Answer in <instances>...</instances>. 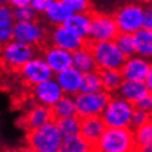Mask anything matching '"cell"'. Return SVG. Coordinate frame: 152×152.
I'll return each mask as SVG.
<instances>
[{
  "label": "cell",
  "instance_id": "1",
  "mask_svg": "<svg viewBox=\"0 0 152 152\" xmlns=\"http://www.w3.org/2000/svg\"><path fill=\"white\" fill-rule=\"evenodd\" d=\"M62 135L54 120L48 121L34 130H28L27 144L31 151L36 152H59Z\"/></svg>",
  "mask_w": 152,
  "mask_h": 152
},
{
  "label": "cell",
  "instance_id": "2",
  "mask_svg": "<svg viewBox=\"0 0 152 152\" xmlns=\"http://www.w3.org/2000/svg\"><path fill=\"white\" fill-rule=\"evenodd\" d=\"M101 152H130L135 151L133 130L130 128H107L94 146Z\"/></svg>",
  "mask_w": 152,
  "mask_h": 152
},
{
  "label": "cell",
  "instance_id": "3",
  "mask_svg": "<svg viewBox=\"0 0 152 152\" xmlns=\"http://www.w3.org/2000/svg\"><path fill=\"white\" fill-rule=\"evenodd\" d=\"M133 108L134 104L120 96L110 97L101 113V119L107 128H130Z\"/></svg>",
  "mask_w": 152,
  "mask_h": 152
},
{
  "label": "cell",
  "instance_id": "4",
  "mask_svg": "<svg viewBox=\"0 0 152 152\" xmlns=\"http://www.w3.org/2000/svg\"><path fill=\"white\" fill-rule=\"evenodd\" d=\"M88 47L96 61L98 70L104 68H115L120 70L126 57L120 52L115 41H89Z\"/></svg>",
  "mask_w": 152,
  "mask_h": 152
},
{
  "label": "cell",
  "instance_id": "5",
  "mask_svg": "<svg viewBox=\"0 0 152 152\" xmlns=\"http://www.w3.org/2000/svg\"><path fill=\"white\" fill-rule=\"evenodd\" d=\"M110 93L106 90H99L94 93H81L79 92L74 96L75 106H76V115L80 119L83 117H92L101 116L106 103L110 99Z\"/></svg>",
  "mask_w": 152,
  "mask_h": 152
},
{
  "label": "cell",
  "instance_id": "6",
  "mask_svg": "<svg viewBox=\"0 0 152 152\" xmlns=\"http://www.w3.org/2000/svg\"><path fill=\"white\" fill-rule=\"evenodd\" d=\"M35 56V49L32 45L21 43L17 40H10L8 43L3 44L0 48V58L10 68L18 70L21 66L31 59Z\"/></svg>",
  "mask_w": 152,
  "mask_h": 152
},
{
  "label": "cell",
  "instance_id": "7",
  "mask_svg": "<svg viewBox=\"0 0 152 152\" xmlns=\"http://www.w3.org/2000/svg\"><path fill=\"white\" fill-rule=\"evenodd\" d=\"M119 34L113 16L104 13H92L90 30L86 41H111Z\"/></svg>",
  "mask_w": 152,
  "mask_h": 152
},
{
  "label": "cell",
  "instance_id": "8",
  "mask_svg": "<svg viewBox=\"0 0 152 152\" xmlns=\"http://www.w3.org/2000/svg\"><path fill=\"white\" fill-rule=\"evenodd\" d=\"M143 7L139 4H126L117 10L113 16L119 32L134 34L142 27Z\"/></svg>",
  "mask_w": 152,
  "mask_h": 152
},
{
  "label": "cell",
  "instance_id": "9",
  "mask_svg": "<svg viewBox=\"0 0 152 152\" xmlns=\"http://www.w3.org/2000/svg\"><path fill=\"white\" fill-rule=\"evenodd\" d=\"M21 77L25 80L26 84L28 85H36L41 81H45L54 76L53 71L49 68L47 62L41 57L34 56L31 59H28L23 66L18 68Z\"/></svg>",
  "mask_w": 152,
  "mask_h": 152
},
{
  "label": "cell",
  "instance_id": "10",
  "mask_svg": "<svg viewBox=\"0 0 152 152\" xmlns=\"http://www.w3.org/2000/svg\"><path fill=\"white\" fill-rule=\"evenodd\" d=\"M47 36V31L39 22L34 21H23L14 22L13 27V40L21 41V43L28 45H39L44 41Z\"/></svg>",
  "mask_w": 152,
  "mask_h": 152
},
{
  "label": "cell",
  "instance_id": "11",
  "mask_svg": "<svg viewBox=\"0 0 152 152\" xmlns=\"http://www.w3.org/2000/svg\"><path fill=\"white\" fill-rule=\"evenodd\" d=\"M120 72L124 80L144 81L147 76L152 72V66L148 58L138 54L126 57L123 66L120 67Z\"/></svg>",
  "mask_w": 152,
  "mask_h": 152
},
{
  "label": "cell",
  "instance_id": "12",
  "mask_svg": "<svg viewBox=\"0 0 152 152\" xmlns=\"http://www.w3.org/2000/svg\"><path fill=\"white\" fill-rule=\"evenodd\" d=\"M32 96L39 104H43L45 107L50 108L61 97L63 96V92L61 89L59 84L57 83L54 76L45 81H41L39 84L32 86Z\"/></svg>",
  "mask_w": 152,
  "mask_h": 152
},
{
  "label": "cell",
  "instance_id": "13",
  "mask_svg": "<svg viewBox=\"0 0 152 152\" xmlns=\"http://www.w3.org/2000/svg\"><path fill=\"white\" fill-rule=\"evenodd\" d=\"M52 43L53 45L58 48H62L64 50H68V52H75L79 48L84 47L86 45V41L85 39L77 36L76 34L71 32L68 28H66L63 25H59V26H56V28L53 30L52 32Z\"/></svg>",
  "mask_w": 152,
  "mask_h": 152
},
{
  "label": "cell",
  "instance_id": "14",
  "mask_svg": "<svg viewBox=\"0 0 152 152\" xmlns=\"http://www.w3.org/2000/svg\"><path fill=\"white\" fill-rule=\"evenodd\" d=\"M54 79L59 84L63 94L74 97L75 94H77L80 92L83 74L80 71L76 70L75 67L70 66L62 71L57 72V74H54Z\"/></svg>",
  "mask_w": 152,
  "mask_h": 152
},
{
  "label": "cell",
  "instance_id": "15",
  "mask_svg": "<svg viewBox=\"0 0 152 152\" xmlns=\"http://www.w3.org/2000/svg\"><path fill=\"white\" fill-rule=\"evenodd\" d=\"M43 58L49 68L53 71V74H57L72 64V53L56 47V45H52L48 49H45Z\"/></svg>",
  "mask_w": 152,
  "mask_h": 152
},
{
  "label": "cell",
  "instance_id": "16",
  "mask_svg": "<svg viewBox=\"0 0 152 152\" xmlns=\"http://www.w3.org/2000/svg\"><path fill=\"white\" fill-rule=\"evenodd\" d=\"M104 129L106 125L103 120L101 119V116L83 117V119H80V132H79V134L93 147L94 151V146L98 142V139L101 138Z\"/></svg>",
  "mask_w": 152,
  "mask_h": 152
},
{
  "label": "cell",
  "instance_id": "17",
  "mask_svg": "<svg viewBox=\"0 0 152 152\" xmlns=\"http://www.w3.org/2000/svg\"><path fill=\"white\" fill-rule=\"evenodd\" d=\"M117 92H119V96L121 98H124L125 101L135 104L137 101H139L140 98L150 94L151 90L147 88L144 81L123 80V83H121L119 86V89H117Z\"/></svg>",
  "mask_w": 152,
  "mask_h": 152
},
{
  "label": "cell",
  "instance_id": "18",
  "mask_svg": "<svg viewBox=\"0 0 152 152\" xmlns=\"http://www.w3.org/2000/svg\"><path fill=\"white\" fill-rule=\"evenodd\" d=\"M90 20H92V12L72 13L63 22V26L70 30L71 32H74L77 36L86 40L89 35V30H90Z\"/></svg>",
  "mask_w": 152,
  "mask_h": 152
},
{
  "label": "cell",
  "instance_id": "19",
  "mask_svg": "<svg viewBox=\"0 0 152 152\" xmlns=\"http://www.w3.org/2000/svg\"><path fill=\"white\" fill-rule=\"evenodd\" d=\"M50 120H54L50 108L37 103L36 106H34L27 112V115H26L25 126L27 128V130H34V129L40 128L41 125L47 124L48 121H50Z\"/></svg>",
  "mask_w": 152,
  "mask_h": 152
},
{
  "label": "cell",
  "instance_id": "20",
  "mask_svg": "<svg viewBox=\"0 0 152 152\" xmlns=\"http://www.w3.org/2000/svg\"><path fill=\"white\" fill-rule=\"evenodd\" d=\"M71 66L75 67L77 71H80L81 74L98 70L96 61H94V57L92 54V52H90L88 44L79 48L77 50L72 52V64Z\"/></svg>",
  "mask_w": 152,
  "mask_h": 152
},
{
  "label": "cell",
  "instance_id": "21",
  "mask_svg": "<svg viewBox=\"0 0 152 152\" xmlns=\"http://www.w3.org/2000/svg\"><path fill=\"white\" fill-rule=\"evenodd\" d=\"M13 8L9 4H0V45L13 39Z\"/></svg>",
  "mask_w": 152,
  "mask_h": 152
},
{
  "label": "cell",
  "instance_id": "22",
  "mask_svg": "<svg viewBox=\"0 0 152 152\" xmlns=\"http://www.w3.org/2000/svg\"><path fill=\"white\" fill-rule=\"evenodd\" d=\"M135 54L150 58L152 56V30L140 27L133 34Z\"/></svg>",
  "mask_w": 152,
  "mask_h": 152
},
{
  "label": "cell",
  "instance_id": "23",
  "mask_svg": "<svg viewBox=\"0 0 152 152\" xmlns=\"http://www.w3.org/2000/svg\"><path fill=\"white\" fill-rule=\"evenodd\" d=\"M133 139H134L135 151L150 152L152 150V123L151 121L133 129Z\"/></svg>",
  "mask_w": 152,
  "mask_h": 152
},
{
  "label": "cell",
  "instance_id": "24",
  "mask_svg": "<svg viewBox=\"0 0 152 152\" xmlns=\"http://www.w3.org/2000/svg\"><path fill=\"white\" fill-rule=\"evenodd\" d=\"M47 20L54 26L63 25V22L72 14V12L59 0H54L52 5L44 12Z\"/></svg>",
  "mask_w": 152,
  "mask_h": 152
},
{
  "label": "cell",
  "instance_id": "25",
  "mask_svg": "<svg viewBox=\"0 0 152 152\" xmlns=\"http://www.w3.org/2000/svg\"><path fill=\"white\" fill-rule=\"evenodd\" d=\"M53 119H59V117L75 116L76 115V106L72 96L63 94L58 101L50 107Z\"/></svg>",
  "mask_w": 152,
  "mask_h": 152
},
{
  "label": "cell",
  "instance_id": "26",
  "mask_svg": "<svg viewBox=\"0 0 152 152\" xmlns=\"http://www.w3.org/2000/svg\"><path fill=\"white\" fill-rule=\"evenodd\" d=\"M101 76V83L103 90L108 93L117 92L120 84L123 83L124 77L121 75L120 70H115V68H104V70H98Z\"/></svg>",
  "mask_w": 152,
  "mask_h": 152
},
{
  "label": "cell",
  "instance_id": "27",
  "mask_svg": "<svg viewBox=\"0 0 152 152\" xmlns=\"http://www.w3.org/2000/svg\"><path fill=\"white\" fill-rule=\"evenodd\" d=\"M59 151L61 152H89V151H93V147L80 134H76V135H70V137L62 138Z\"/></svg>",
  "mask_w": 152,
  "mask_h": 152
},
{
  "label": "cell",
  "instance_id": "28",
  "mask_svg": "<svg viewBox=\"0 0 152 152\" xmlns=\"http://www.w3.org/2000/svg\"><path fill=\"white\" fill-rule=\"evenodd\" d=\"M54 123L57 125V128H58L62 138L70 137V135H76L80 132V117L77 115L54 119Z\"/></svg>",
  "mask_w": 152,
  "mask_h": 152
},
{
  "label": "cell",
  "instance_id": "29",
  "mask_svg": "<svg viewBox=\"0 0 152 152\" xmlns=\"http://www.w3.org/2000/svg\"><path fill=\"white\" fill-rule=\"evenodd\" d=\"M103 88H102L99 71L94 70L83 74L81 85H80L81 93H94V92H99Z\"/></svg>",
  "mask_w": 152,
  "mask_h": 152
},
{
  "label": "cell",
  "instance_id": "30",
  "mask_svg": "<svg viewBox=\"0 0 152 152\" xmlns=\"http://www.w3.org/2000/svg\"><path fill=\"white\" fill-rule=\"evenodd\" d=\"M115 44L120 52L123 53L125 57H130L135 54V47H134V39H133V34L126 32H119L115 37Z\"/></svg>",
  "mask_w": 152,
  "mask_h": 152
},
{
  "label": "cell",
  "instance_id": "31",
  "mask_svg": "<svg viewBox=\"0 0 152 152\" xmlns=\"http://www.w3.org/2000/svg\"><path fill=\"white\" fill-rule=\"evenodd\" d=\"M151 121V112L146 111V110L138 108L134 106L133 108V113H132V119H130V129L138 128L140 125H144Z\"/></svg>",
  "mask_w": 152,
  "mask_h": 152
},
{
  "label": "cell",
  "instance_id": "32",
  "mask_svg": "<svg viewBox=\"0 0 152 152\" xmlns=\"http://www.w3.org/2000/svg\"><path fill=\"white\" fill-rule=\"evenodd\" d=\"M36 12L34 10L31 5H23V7H16L13 8V18L16 22H23V21H34L36 18Z\"/></svg>",
  "mask_w": 152,
  "mask_h": 152
},
{
  "label": "cell",
  "instance_id": "33",
  "mask_svg": "<svg viewBox=\"0 0 152 152\" xmlns=\"http://www.w3.org/2000/svg\"><path fill=\"white\" fill-rule=\"evenodd\" d=\"M59 1H62L72 13L90 12L92 8L90 0H59Z\"/></svg>",
  "mask_w": 152,
  "mask_h": 152
},
{
  "label": "cell",
  "instance_id": "34",
  "mask_svg": "<svg viewBox=\"0 0 152 152\" xmlns=\"http://www.w3.org/2000/svg\"><path fill=\"white\" fill-rule=\"evenodd\" d=\"M54 0H30V5L34 8L36 13H44Z\"/></svg>",
  "mask_w": 152,
  "mask_h": 152
},
{
  "label": "cell",
  "instance_id": "35",
  "mask_svg": "<svg viewBox=\"0 0 152 152\" xmlns=\"http://www.w3.org/2000/svg\"><path fill=\"white\" fill-rule=\"evenodd\" d=\"M135 107L138 108H142V110H146V111H150L151 112V108H152V96L151 93L144 96L143 98H140L139 101L135 102Z\"/></svg>",
  "mask_w": 152,
  "mask_h": 152
},
{
  "label": "cell",
  "instance_id": "36",
  "mask_svg": "<svg viewBox=\"0 0 152 152\" xmlns=\"http://www.w3.org/2000/svg\"><path fill=\"white\" fill-rule=\"evenodd\" d=\"M142 27L147 28V30H152V10H151V8L143 9Z\"/></svg>",
  "mask_w": 152,
  "mask_h": 152
},
{
  "label": "cell",
  "instance_id": "37",
  "mask_svg": "<svg viewBox=\"0 0 152 152\" xmlns=\"http://www.w3.org/2000/svg\"><path fill=\"white\" fill-rule=\"evenodd\" d=\"M8 4L12 7V8H16V7L28 5V4H30V0H9Z\"/></svg>",
  "mask_w": 152,
  "mask_h": 152
},
{
  "label": "cell",
  "instance_id": "38",
  "mask_svg": "<svg viewBox=\"0 0 152 152\" xmlns=\"http://www.w3.org/2000/svg\"><path fill=\"white\" fill-rule=\"evenodd\" d=\"M144 84L147 85V88L150 89V90L152 89V72H151V74L147 76V79H146V80H144Z\"/></svg>",
  "mask_w": 152,
  "mask_h": 152
},
{
  "label": "cell",
  "instance_id": "39",
  "mask_svg": "<svg viewBox=\"0 0 152 152\" xmlns=\"http://www.w3.org/2000/svg\"><path fill=\"white\" fill-rule=\"evenodd\" d=\"M9 0H0V4H8Z\"/></svg>",
  "mask_w": 152,
  "mask_h": 152
},
{
  "label": "cell",
  "instance_id": "40",
  "mask_svg": "<svg viewBox=\"0 0 152 152\" xmlns=\"http://www.w3.org/2000/svg\"><path fill=\"white\" fill-rule=\"evenodd\" d=\"M140 1H146V3H150L151 0H140Z\"/></svg>",
  "mask_w": 152,
  "mask_h": 152
}]
</instances>
